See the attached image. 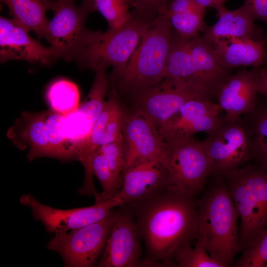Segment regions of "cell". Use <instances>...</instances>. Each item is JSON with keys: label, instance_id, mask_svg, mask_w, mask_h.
Instances as JSON below:
<instances>
[{"label": "cell", "instance_id": "6da1fadb", "mask_svg": "<svg viewBox=\"0 0 267 267\" xmlns=\"http://www.w3.org/2000/svg\"><path fill=\"white\" fill-rule=\"evenodd\" d=\"M134 216L147 257L141 267H175L173 258L191 245L198 234L195 198L167 188L147 199L128 204Z\"/></svg>", "mask_w": 267, "mask_h": 267}, {"label": "cell", "instance_id": "7a4b0ae2", "mask_svg": "<svg viewBox=\"0 0 267 267\" xmlns=\"http://www.w3.org/2000/svg\"><path fill=\"white\" fill-rule=\"evenodd\" d=\"M198 234L196 243L223 267L233 266L239 252V218L223 178L197 200Z\"/></svg>", "mask_w": 267, "mask_h": 267}, {"label": "cell", "instance_id": "3957f363", "mask_svg": "<svg viewBox=\"0 0 267 267\" xmlns=\"http://www.w3.org/2000/svg\"><path fill=\"white\" fill-rule=\"evenodd\" d=\"M223 178L240 219L239 252L255 245L267 230V171L247 164Z\"/></svg>", "mask_w": 267, "mask_h": 267}, {"label": "cell", "instance_id": "277c9868", "mask_svg": "<svg viewBox=\"0 0 267 267\" xmlns=\"http://www.w3.org/2000/svg\"><path fill=\"white\" fill-rule=\"evenodd\" d=\"M132 13L131 18L118 29L87 30L76 58L81 67L96 71L112 66L114 77L123 72L143 33L156 17Z\"/></svg>", "mask_w": 267, "mask_h": 267}, {"label": "cell", "instance_id": "5b68a950", "mask_svg": "<svg viewBox=\"0 0 267 267\" xmlns=\"http://www.w3.org/2000/svg\"><path fill=\"white\" fill-rule=\"evenodd\" d=\"M173 34L168 18L164 14L157 16L143 33L125 70L115 77L120 90L132 95L165 78Z\"/></svg>", "mask_w": 267, "mask_h": 267}, {"label": "cell", "instance_id": "8992f818", "mask_svg": "<svg viewBox=\"0 0 267 267\" xmlns=\"http://www.w3.org/2000/svg\"><path fill=\"white\" fill-rule=\"evenodd\" d=\"M119 210L113 209L102 219L63 234H54L46 248L58 253L68 267L97 265Z\"/></svg>", "mask_w": 267, "mask_h": 267}, {"label": "cell", "instance_id": "52a82bcc", "mask_svg": "<svg viewBox=\"0 0 267 267\" xmlns=\"http://www.w3.org/2000/svg\"><path fill=\"white\" fill-rule=\"evenodd\" d=\"M165 160L169 187L196 198L205 188L212 167L202 143L192 137L167 145Z\"/></svg>", "mask_w": 267, "mask_h": 267}, {"label": "cell", "instance_id": "ba28073f", "mask_svg": "<svg viewBox=\"0 0 267 267\" xmlns=\"http://www.w3.org/2000/svg\"><path fill=\"white\" fill-rule=\"evenodd\" d=\"M202 143L217 178L243 166L252 157L250 133L241 117H224Z\"/></svg>", "mask_w": 267, "mask_h": 267}, {"label": "cell", "instance_id": "9c48e42d", "mask_svg": "<svg viewBox=\"0 0 267 267\" xmlns=\"http://www.w3.org/2000/svg\"><path fill=\"white\" fill-rule=\"evenodd\" d=\"M132 96L133 110L157 129L188 101L199 97L207 98L183 80L171 76Z\"/></svg>", "mask_w": 267, "mask_h": 267}, {"label": "cell", "instance_id": "30bf717a", "mask_svg": "<svg viewBox=\"0 0 267 267\" xmlns=\"http://www.w3.org/2000/svg\"><path fill=\"white\" fill-rule=\"evenodd\" d=\"M54 16L48 20L44 38L57 52L59 58L76 59L87 31L85 23L87 10L78 6L74 0H55Z\"/></svg>", "mask_w": 267, "mask_h": 267}, {"label": "cell", "instance_id": "8fae6325", "mask_svg": "<svg viewBox=\"0 0 267 267\" xmlns=\"http://www.w3.org/2000/svg\"><path fill=\"white\" fill-rule=\"evenodd\" d=\"M20 202L31 209L35 220L41 222L47 232L54 234L65 233L96 222L115 207L121 206L114 197L89 207L65 210L44 204L30 194L22 195Z\"/></svg>", "mask_w": 267, "mask_h": 267}, {"label": "cell", "instance_id": "7c38bea8", "mask_svg": "<svg viewBox=\"0 0 267 267\" xmlns=\"http://www.w3.org/2000/svg\"><path fill=\"white\" fill-rule=\"evenodd\" d=\"M222 109L211 99L199 97L190 100L157 129L167 145L188 140L195 134H207L222 121Z\"/></svg>", "mask_w": 267, "mask_h": 267}, {"label": "cell", "instance_id": "4fadbf2b", "mask_svg": "<svg viewBox=\"0 0 267 267\" xmlns=\"http://www.w3.org/2000/svg\"><path fill=\"white\" fill-rule=\"evenodd\" d=\"M121 207L118 217L110 231L97 267H141V238L134 214L128 205Z\"/></svg>", "mask_w": 267, "mask_h": 267}, {"label": "cell", "instance_id": "5bb4252c", "mask_svg": "<svg viewBox=\"0 0 267 267\" xmlns=\"http://www.w3.org/2000/svg\"><path fill=\"white\" fill-rule=\"evenodd\" d=\"M108 88L106 70L96 71L93 85L85 100L75 110L63 115L62 133L71 145L75 159L102 110Z\"/></svg>", "mask_w": 267, "mask_h": 267}, {"label": "cell", "instance_id": "9a60e30c", "mask_svg": "<svg viewBox=\"0 0 267 267\" xmlns=\"http://www.w3.org/2000/svg\"><path fill=\"white\" fill-rule=\"evenodd\" d=\"M168 187L165 161L143 159L124 171L120 188L114 197L121 206L128 205L153 196Z\"/></svg>", "mask_w": 267, "mask_h": 267}, {"label": "cell", "instance_id": "2e32d148", "mask_svg": "<svg viewBox=\"0 0 267 267\" xmlns=\"http://www.w3.org/2000/svg\"><path fill=\"white\" fill-rule=\"evenodd\" d=\"M123 135L126 155L124 171L135 162L143 159L165 161L168 147L157 129L134 110L128 112L125 109Z\"/></svg>", "mask_w": 267, "mask_h": 267}, {"label": "cell", "instance_id": "e0dca14e", "mask_svg": "<svg viewBox=\"0 0 267 267\" xmlns=\"http://www.w3.org/2000/svg\"><path fill=\"white\" fill-rule=\"evenodd\" d=\"M13 18L0 17V61L20 60L48 65L58 58L56 51L32 38Z\"/></svg>", "mask_w": 267, "mask_h": 267}, {"label": "cell", "instance_id": "ac0fdd59", "mask_svg": "<svg viewBox=\"0 0 267 267\" xmlns=\"http://www.w3.org/2000/svg\"><path fill=\"white\" fill-rule=\"evenodd\" d=\"M191 58L192 84L208 99L218 98L224 84L232 76L216 59L212 45L201 36L185 39Z\"/></svg>", "mask_w": 267, "mask_h": 267}, {"label": "cell", "instance_id": "d6986e66", "mask_svg": "<svg viewBox=\"0 0 267 267\" xmlns=\"http://www.w3.org/2000/svg\"><path fill=\"white\" fill-rule=\"evenodd\" d=\"M258 68L237 71L222 86L217 99L218 104L225 112V118H239L256 108Z\"/></svg>", "mask_w": 267, "mask_h": 267}, {"label": "cell", "instance_id": "ffe728a7", "mask_svg": "<svg viewBox=\"0 0 267 267\" xmlns=\"http://www.w3.org/2000/svg\"><path fill=\"white\" fill-rule=\"evenodd\" d=\"M267 36L261 40L229 38L211 44L218 62L231 70L240 67H261L267 64Z\"/></svg>", "mask_w": 267, "mask_h": 267}, {"label": "cell", "instance_id": "44dd1931", "mask_svg": "<svg viewBox=\"0 0 267 267\" xmlns=\"http://www.w3.org/2000/svg\"><path fill=\"white\" fill-rule=\"evenodd\" d=\"M7 135L18 148H29V162L42 157H52L45 123L44 112H24L14 125L8 130Z\"/></svg>", "mask_w": 267, "mask_h": 267}, {"label": "cell", "instance_id": "7402d4cb", "mask_svg": "<svg viewBox=\"0 0 267 267\" xmlns=\"http://www.w3.org/2000/svg\"><path fill=\"white\" fill-rule=\"evenodd\" d=\"M217 14L219 19L217 22L208 26L201 36L211 44L229 38L261 40L266 37H263V30L255 24L254 16L244 4L233 10L225 8Z\"/></svg>", "mask_w": 267, "mask_h": 267}, {"label": "cell", "instance_id": "603a6c76", "mask_svg": "<svg viewBox=\"0 0 267 267\" xmlns=\"http://www.w3.org/2000/svg\"><path fill=\"white\" fill-rule=\"evenodd\" d=\"M7 6L13 19L39 38H43L48 21L46 12L53 10L55 1L52 0H0Z\"/></svg>", "mask_w": 267, "mask_h": 267}, {"label": "cell", "instance_id": "cb8c5ba5", "mask_svg": "<svg viewBox=\"0 0 267 267\" xmlns=\"http://www.w3.org/2000/svg\"><path fill=\"white\" fill-rule=\"evenodd\" d=\"M243 119L249 130L252 148V158L267 171V105L256 106Z\"/></svg>", "mask_w": 267, "mask_h": 267}, {"label": "cell", "instance_id": "d4e9b609", "mask_svg": "<svg viewBox=\"0 0 267 267\" xmlns=\"http://www.w3.org/2000/svg\"><path fill=\"white\" fill-rule=\"evenodd\" d=\"M46 98L51 110L63 115L75 110L80 104L78 87L65 79H57L49 85Z\"/></svg>", "mask_w": 267, "mask_h": 267}, {"label": "cell", "instance_id": "484cf974", "mask_svg": "<svg viewBox=\"0 0 267 267\" xmlns=\"http://www.w3.org/2000/svg\"><path fill=\"white\" fill-rule=\"evenodd\" d=\"M45 123L52 157L60 160L74 159L71 145L62 133L63 115L50 110L44 111Z\"/></svg>", "mask_w": 267, "mask_h": 267}, {"label": "cell", "instance_id": "4316f807", "mask_svg": "<svg viewBox=\"0 0 267 267\" xmlns=\"http://www.w3.org/2000/svg\"><path fill=\"white\" fill-rule=\"evenodd\" d=\"M205 9L200 7L184 13L167 16L175 32L181 38L190 39L199 36L208 25L204 21Z\"/></svg>", "mask_w": 267, "mask_h": 267}, {"label": "cell", "instance_id": "83f0119b", "mask_svg": "<svg viewBox=\"0 0 267 267\" xmlns=\"http://www.w3.org/2000/svg\"><path fill=\"white\" fill-rule=\"evenodd\" d=\"M129 4L120 0H90L89 11L99 12L106 19L109 28L118 29L132 17Z\"/></svg>", "mask_w": 267, "mask_h": 267}, {"label": "cell", "instance_id": "f1b7e54d", "mask_svg": "<svg viewBox=\"0 0 267 267\" xmlns=\"http://www.w3.org/2000/svg\"><path fill=\"white\" fill-rule=\"evenodd\" d=\"M173 261L175 267H223L197 243L193 248L189 245L179 249L175 254Z\"/></svg>", "mask_w": 267, "mask_h": 267}, {"label": "cell", "instance_id": "f546056e", "mask_svg": "<svg viewBox=\"0 0 267 267\" xmlns=\"http://www.w3.org/2000/svg\"><path fill=\"white\" fill-rule=\"evenodd\" d=\"M92 170L101 184L102 200L113 198L120 188V185L111 172L104 155L97 150L92 158Z\"/></svg>", "mask_w": 267, "mask_h": 267}, {"label": "cell", "instance_id": "4dcf8cb0", "mask_svg": "<svg viewBox=\"0 0 267 267\" xmlns=\"http://www.w3.org/2000/svg\"><path fill=\"white\" fill-rule=\"evenodd\" d=\"M97 150L105 156L108 165L120 185L126 165L125 148L123 135L99 147Z\"/></svg>", "mask_w": 267, "mask_h": 267}, {"label": "cell", "instance_id": "1f68e13d", "mask_svg": "<svg viewBox=\"0 0 267 267\" xmlns=\"http://www.w3.org/2000/svg\"><path fill=\"white\" fill-rule=\"evenodd\" d=\"M235 267H267V230L254 245L245 249Z\"/></svg>", "mask_w": 267, "mask_h": 267}, {"label": "cell", "instance_id": "d6a6232c", "mask_svg": "<svg viewBox=\"0 0 267 267\" xmlns=\"http://www.w3.org/2000/svg\"><path fill=\"white\" fill-rule=\"evenodd\" d=\"M170 0H128V3L139 14L156 17L163 14Z\"/></svg>", "mask_w": 267, "mask_h": 267}, {"label": "cell", "instance_id": "836d02e7", "mask_svg": "<svg viewBox=\"0 0 267 267\" xmlns=\"http://www.w3.org/2000/svg\"><path fill=\"white\" fill-rule=\"evenodd\" d=\"M200 7L193 0H171L167 4L163 14L168 16L184 13Z\"/></svg>", "mask_w": 267, "mask_h": 267}, {"label": "cell", "instance_id": "e575fe53", "mask_svg": "<svg viewBox=\"0 0 267 267\" xmlns=\"http://www.w3.org/2000/svg\"><path fill=\"white\" fill-rule=\"evenodd\" d=\"M244 4L250 10L255 20L267 24V0H245Z\"/></svg>", "mask_w": 267, "mask_h": 267}, {"label": "cell", "instance_id": "d590c367", "mask_svg": "<svg viewBox=\"0 0 267 267\" xmlns=\"http://www.w3.org/2000/svg\"><path fill=\"white\" fill-rule=\"evenodd\" d=\"M257 89L258 93L264 95L267 98V68H258Z\"/></svg>", "mask_w": 267, "mask_h": 267}, {"label": "cell", "instance_id": "8d00e7d4", "mask_svg": "<svg viewBox=\"0 0 267 267\" xmlns=\"http://www.w3.org/2000/svg\"><path fill=\"white\" fill-rule=\"evenodd\" d=\"M198 5L206 8H214L218 12L225 8L224 4L226 0H193Z\"/></svg>", "mask_w": 267, "mask_h": 267}, {"label": "cell", "instance_id": "74e56055", "mask_svg": "<svg viewBox=\"0 0 267 267\" xmlns=\"http://www.w3.org/2000/svg\"><path fill=\"white\" fill-rule=\"evenodd\" d=\"M83 0L82 5L84 6V7L87 6L89 4V0Z\"/></svg>", "mask_w": 267, "mask_h": 267}, {"label": "cell", "instance_id": "f35d334b", "mask_svg": "<svg viewBox=\"0 0 267 267\" xmlns=\"http://www.w3.org/2000/svg\"><path fill=\"white\" fill-rule=\"evenodd\" d=\"M121 0V1H123V2H125L128 3V0ZM89 1H90V0H89V4H88V6H87V7L88 9L89 6Z\"/></svg>", "mask_w": 267, "mask_h": 267}]
</instances>
